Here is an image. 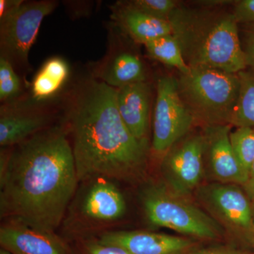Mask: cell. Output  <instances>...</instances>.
<instances>
[{"label":"cell","instance_id":"obj_1","mask_svg":"<svg viewBox=\"0 0 254 254\" xmlns=\"http://www.w3.org/2000/svg\"><path fill=\"white\" fill-rule=\"evenodd\" d=\"M78 185L72 147L63 124L14 147L1 148V218L55 232L63 224Z\"/></svg>","mask_w":254,"mask_h":254},{"label":"cell","instance_id":"obj_2","mask_svg":"<svg viewBox=\"0 0 254 254\" xmlns=\"http://www.w3.org/2000/svg\"><path fill=\"white\" fill-rule=\"evenodd\" d=\"M63 124L79 183L98 177L128 182L143 179L150 143L137 139L127 128L115 88L93 77L80 81L68 95Z\"/></svg>","mask_w":254,"mask_h":254},{"label":"cell","instance_id":"obj_3","mask_svg":"<svg viewBox=\"0 0 254 254\" xmlns=\"http://www.w3.org/2000/svg\"><path fill=\"white\" fill-rule=\"evenodd\" d=\"M168 21L190 68L232 73L247 69L239 24L232 14L177 7Z\"/></svg>","mask_w":254,"mask_h":254},{"label":"cell","instance_id":"obj_4","mask_svg":"<svg viewBox=\"0 0 254 254\" xmlns=\"http://www.w3.org/2000/svg\"><path fill=\"white\" fill-rule=\"evenodd\" d=\"M179 93L195 120L205 125H230L240 89L238 73L190 68L177 79Z\"/></svg>","mask_w":254,"mask_h":254},{"label":"cell","instance_id":"obj_5","mask_svg":"<svg viewBox=\"0 0 254 254\" xmlns=\"http://www.w3.org/2000/svg\"><path fill=\"white\" fill-rule=\"evenodd\" d=\"M79 184L63 222L65 232L76 241L120 221L127 209L123 192L113 180L93 177Z\"/></svg>","mask_w":254,"mask_h":254},{"label":"cell","instance_id":"obj_6","mask_svg":"<svg viewBox=\"0 0 254 254\" xmlns=\"http://www.w3.org/2000/svg\"><path fill=\"white\" fill-rule=\"evenodd\" d=\"M140 200L145 219L152 226L200 240H218L223 235V229L215 219L164 183H147L140 192Z\"/></svg>","mask_w":254,"mask_h":254},{"label":"cell","instance_id":"obj_7","mask_svg":"<svg viewBox=\"0 0 254 254\" xmlns=\"http://www.w3.org/2000/svg\"><path fill=\"white\" fill-rule=\"evenodd\" d=\"M57 5L52 0L23 1L14 12L0 18V57L9 61L15 70H29L30 50L43 19Z\"/></svg>","mask_w":254,"mask_h":254},{"label":"cell","instance_id":"obj_8","mask_svg":"<svg viewBox=\"0 0 254 254\" xmlns=\"http://www.w3.org/2000/svg\"><path fill=\"white\" fill-rule=\"evenodd\" d=\"M194 121L179 93L177 79L170 76L159 78L150 145L155 154L163 156L187 136Z\"/></svg>","mask_w":254,"mask_h":254},{"label":"cell","instance_id":"obj_9","mask_svg":"<svg viewBox=\"0 0 254 254\" xmlns=\"http://www.w3.org/2000/svg\"><path fill=\"white\" fill-rule=\"evenodd\" d=\"M198 196L249 249H254L252 201L239 185L215 182L198 188Z\"/></svg>","mask_w":254,"mask_h":254},{"label":"cell","instance_id":"obj_10","mask_svg":"<svg viewBox=\"0 0 254 254\" xmlns=\"http://www.w3.org/2000/svg\"><path fill=\"white\" fill-rule=\"evenodd\" d=\"M203 134L185 136L162 159L164 184L174 193L186 197L200 185L205 174Z\"/></svg>","mask_w":254,"mask_h":254},{"label":"cell","instance_id":"obj_11","mask_svg":"<svg viewBox=\"0 0 254 254\" xmlns=\"http://www.w3.org/2000/svg\"><path fill=\"white\" fill-rule=\"evenodd\" d=\"M231 125H205L204 143L205 172L219 183L244 185L250 175L239 163L230 141Z\"/></svg>","mask_w":254,"mask_h":254},{"label":"cell","instance_id":"obj_12","mask_svg":"<svg viewBox=\"0 0 254 254\" xmlns=\"http://www.w3.org/2000/svg\"><path fill=\"white\" fill-rule=\"evenodd\" d=\"M43 103L16 101L1 105L0 111V145L11 148L52 125L54 114Z\"/></svg>","mask_w":254,"mask_h":254},{"label":"cell","instance_id":"obj_13","mask_svg":"<svg viewBox=\"0 0 254 254\" xmlns=\"http://www.w3.org/2000/svg\"><path fill=\"white\" fill-rule=\"evenodd\" d=\"M0 245L12 254H73L55 232L36 228L16 219H6L1 224Z\"/></svg>","mask_w":254,"mask_h":254},{"label":"cell","instance_id":"obj_14","mask_svg":"<svg viewBox=\"0 0 254 254\" xmlns=\"http://www.w3.org/2000/svg\"><path fill=\"white\" fill-rule=\"evenodd\" d=\"M96 237L131 254H188L198 247L192 239L143 230L106 231Z\"/></svg>","mask_w":254,"mask_h":254},{"label":"cell","instance_id":"obj_15","mask_svg":"<svg viewBox=\"0 0 254 254\" xmlns=\"http://www.w3.org/2000/svg\"><path fill=\"white\" fill-rule=\"evenodd\" d=\"M151 87L147 81L138 82L116 89L119 113L137 139L150 143V108Z\"/></svg>","mask_w":254,"mask_h":254},{"label":"cell","instance_id":"obj_16","mask_svg":"<svg viewBox=\"0 0 254 254\" xmlns=\"http://www.w3.org/2000/svg\"><path fill=\"white\" fill-rule=\"evenodd\" d=\"M92 77L115 89L146 81L144 64L139 57L131 52L110 48L103 59L93 67Z\"/></svg>","mask_w":254,"mask_h":254},{"label":"cell","instance_id":"obj_17","mask_svg":"<svg viewBox=\"0 0 254 254\" xmlns=\"http://www.w3.org/2000/svg\"><path fill=\"white\" fill-rule=\"evenodd\" d=\"M111 10L110 18L137 43L145 45L160 37L173 34L170 21L133 9L125 1H118Z\"/></svg>","mask_w":254,"mask_h":254},{"label":"cell","instance_id":"obj_18","mask_svg":"<svg viewBox=\"0 0 254 254\" xmlns=\"http://www.w3.org/2000/svg\"><path fill=\"white\" fill-rule=\"evenodd\" d=\"M68 75L69 66L63 58L55 57L47 60L32 81V101L44 103L53 98L61 91L67 81Z\"/></svg>","mask_w":254,"mask_h":254},{"label":"cell","instance_id":"obj_19","mask_svg":"<svg viewBox=\"0 0 254 254\" xmlns=\"http://www.w3.org/2000/svg\"><path fill=\"white\" fill-rule=\"evenodd\" d=\"M240 93L232 115L231 126L254 128V71L244 70L238 73Z\"/></svg>","mask_w":254,"mask_h":254},{"label":"cell","instance_id":"obj_20","mask_svg":"<svg viewBox=\"0 0 254 254\" xmlns=\"http://www.w3.org/2000/svg\"><path fill=\"white\" fill-rule=\"evenodd\" d=\"M144 46L150 58L176 68L182 74L190 72V68L184 58L181 47L173 34L160 37Z\"/></svg>","mask_w":254,"mask_h":254},{"label":"cell","instance_id":"obj_21","mask_svg":"<svg viewBox=\"0 0 254 254\" xmlns=\"http://www.w3.org/2000/svg\"><path fill=\"white\" fill-rule=\"evenodd\" d=\"M230 141L239 163L250 175L254 163V128L238 127L230 133Z\"/></svg>","mask_w":254,"mask_h":254},{"label":"cell","instance_id":"obj_22","mask_svg":"<svg viewBox=\"0 0 254 254\" xmlns=\"http://www.w3.org/2000/svg\"><path fill=\"white\" fill-rule=\"evenodd\" d=\"M22 82L13 65L0 57V100L4 104L17 100Z\"/></svg>","mask_w":254,"mask_h":254},{"label":"cell","instance_id":"obj_23","mask_svg":"<svg viewBox=\"0 0 254 254\" xmlns=\"http://www.w3.org/2000/svg\"><path fill=\"white\" fill-rule=\"evenodd\" d=\"M125 2L133 9L167 21L177 7L176 1L173 0H132Z\"/></svg>","mask_w":254,"mask_h":254},{"label":"cell","instance_id":"obj_24","mask_svg":"<svg viewBox=\"0 0 254 254\" xmlns=\"http://www.w3.org/2000/svg\"><path fill=\"white\" fill-rule=\"evenodd\" d=\"M77 249L73 254H131L117 246L101 243L96 237L76 240Z\"/></svg>","mask_w":254,"mask_h":254},{"label":"cell","instance_id":"obj_25","mask_svg":"<svg viewBox=\"0 0 254 254\" xmlns=\"http://www.w3.org/2000/svg\"><path fill=\"white\" fill-rule=\"evenodd\" d=\"M232 14L238 24L254 23V0L236 1Z\"/></svg>","mask_w":254,"mask_h":254},{"label":"cell","instance_id":"obj_26","mask_svg":"<svg viewBox=\"0 0 254 254\" xmlns=\"http://www.w3.org/2000/svg\"><path fill=\"white\" fill-rule=\"evenodd\" d=\"M243 26L242 48L247 59V67L254 71V23Z\"/></svg>","mask_w":254,"mask_h":254},{"label":"cell","instance_id":"obj_27","mask_svg":"<svg viewBox=\"0 0 254 254\" xmlns=\"http://www.w3.org/2000/svg\"><path fill=\"white\" fill-rule=\"evenodd\" d=\"M188 254H254V252L247 249H238L230 246H216L205 248L197 247Z\"/></svg>","mask_w":254,"mask_h":254},{"label":"cell","instance_id":"obj_28","mask_svg":"<svg viewBox=\"0 0 254 254\" xmlns=\"http://www.w3.org/2000/svg\"><path fill=\"white\" fill-rule=\"evenodd\" d=\"M22 0H1L0 1V18L11 14L22 4Z\"/></svg>","mask_w":254,"mask_h":254},{"label":"cell","instance_id":"obj_29","mask_svg":"<svg viewBox=\"0 0 254 254\" xmlns=\"http://www.w3.org/2000/svg\"><path fill=\"white\" fill-rule=\"evenodd\" d=\"M243 188L251 201H254V179L249 180L247 183L244 185Z\"/></svg>","mask_w":254,"mask_h":254},{"label":"cell","instance_id":"obj_30","mask_svg":"<svg viewBox=\"0 0 254 254\" xmlns=\"http://www.w3.org/2000/svg\"><path fill=\"white\" fill-rule=\"evenodd\" d=\"M254 179V163L252 165V169H251L250 174V180H253Z\"/></svg>","mask_w":254,"mask_h":254},{"label":"cell","instance_id":"obj_31","mask_svg":"<svg viewBox=\"0 0 254 254\" xmlns=\"http://www.w3.org/2000/svg\"><path fill=\"white\" fill-rule=\"evenodd\" d=\"M0 254H12L10 253L8 251L4 250V249L1 248L0 250Z\"/></svg>","mask_w":254,"mask_h":254},{"label":"cell","instance_id":"obj_32","mask_svg":"<svg viewBox=\"0 0 254 254\" xmlns=\"http://www.w3.org/2000/svg\"><path fill=\"white\" fill-rule=\"evenodd\" d=\"M252 214H253V220L254 224V201H252Z\"/></svg>","mask_w":254,"mask_h":254}]
</instances>
